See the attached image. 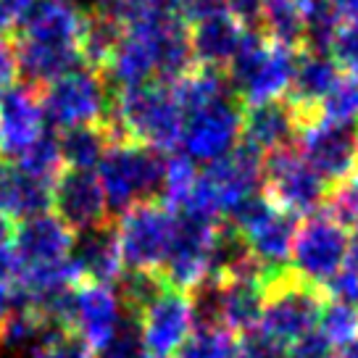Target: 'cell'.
<instances>
[{"instance_id":"9c48e42d","label":"cell","mask_w":358,"mask_h":358,"mask_svg":"<svg viewBox=\"0 0 358 358\" xmlns=\"http://www.w3.org/2000/svg\"><path fill=\"white\" fill-rule=\"evenodd\" d=\"M232 227L243 235L250 248V256L266 268L271 277H280L290 264V248L298 232V219L282 211L266 195H253L243 206H237Z\"/></svg>"},{"instance_id":"1f68e13d","label":"cell","mask_w":358,"mask_h":358,"mask_svg":"<svg viewBox=\"0 0 358 358\" xmlns=\"http://www.w3.org/2000/svg\"><path fill=\"white\" fill-rule=\"evenodd\" d=\"M316 119H324L332 124H348V127H358V77L350 74H340L335 87L329 90Z\"/></svg>"},{"instance_id":"e575fe53","label":"cell","mask_w":358,"mask_h":358,"mask_svg":"<svg viewBox=\"0 0 358 358\" xmlns=\"http://www.w3.org/2000/svg\"><path fill=\"white\" fill-rule=\"evenodd\" d=\"M16 166L22 169V171H27V174H32V177L48 182V185H53V179L64 171V161H61V148H58L56 134L48 129V132L16 161Z\"/></svg>"},{"instance_id":"5bb4252c","label":"cell","mask_w":358,"mask_h":358,"mask_svg":"<svg viewBox=\"0 0 358 358\" xmlns=\"http://www.w3.org/2000/svg\"><path fill=\"white\" fill-rule=\"evenodd\" d=\"M48 132L37 87L8 82L0 87V164H16Z\"/></svg>"},{"instance_id":"7402d4cb","label":"cell","mask_w":358,"mask_h":358,"mask_svg":"<svg viewBox=\"0 0 358 358\" xmlns=\"http://www.w3.org/2000/svg\"><path fill=\"white\" fill-rule=\"evenodd\" d=\"M301 129V119L287 101H266L253 103L243 108V134L240 140L258 150L261 156H268L274 150L290 148L295 134Z\"/></svg>"},{"instance_id":"f546056e","label":"cell","mask_w":358,"mask_h":358,"mask_svg":"<svg viewBox=\"0 0 358 358\" xmlns=\"http://www.w3.org/2000/svg\"><path fill=\"white\" fill-rule=\"evenodd\" d=\"M198 169L187 156L182 153H174V156H166V164H164V182H161V195L158 201L164 203L166 208L177 211L182 203L187 201V195L192 192L195 182H198Z\"/></svg>"},{"instance_id":"d4e9b609","label":"cell","mask_w":358,"mask_h":358,"mask_svg":"<svg viewBox=\"0 0 358 358\" xmlns=\"http://www.w3.org/2000/svg\"><path fill=\"white\" fill-rule=\"evenodd\" d=\"M50 211V185L16 164H0V213L6 219H32Z\"/></svg>"},{"instance_id":"277c9868","label":"cell","mask_w":358,"mask_h":358,"mask_svg":"<svg viewBox=\"0 0 358 358\" xmlns=\"http://www.w3.org/2000/svg\"><path fill=\"white\" fill-rule=\"evenodd\" d=\"M164 164L166 156L153 148L113 137L101 164L95 166V177L101 182L108 211L122 216L124 211L140 203L158 201L164 182Z\"/></svg>"},{"instance_id":"2e32d148","label":"cell","mask_w":358,"mask_h":358,"mask_svg":"<svg viewBox=\"0 0 358 358\" xmlns=\"http://www.w3.org/2000/svg\"><path fill=\"white\" fill-rule=\"evenodd\" d=\"M143 343L150 358H174L182 343L195 329L190 292L166 287L153 306H148L140 316Z\"/></svg>"},{"instance_id":"d6a6232c","label":"cell","mask_w":358,"mask_h":358,"mask_svg":"<svg viewBox=\"0 0 358 358\" xmlns=\"http://www.w3.org/2000/svg\"><path fill=\"white\" fill-rule=\"evenodd\" d=\"M316 332L324 337L332 348L358 340V306L340 301H327L319 316Z\"/></svg>"},{"instance_id":"3957f363","label":"cell","mask_w":358,"mask_h":358,"mask_svg":"<svg viewBox=\"0 0 358 358\" xmlns=\"http://www.w3.org/2000/svg\"><path fill=\"white\" fill-rule=\"evenodd\" d=\"M108 129L119 140L169 153L179 145L182 108L174 87L166 82H148L137 87L116 90L108 111Z\"/></svg>"},{"instance_id":"d6986e66","label":"cell","mask_w":358,"mask_h":358,"mask_svg":"<svg viewBox=\"0 0 358 358\" xmlns=\"http://www.w3.org/2000/svg\"><path fill=\"white\" fill-rule=\"evenodd\" d=\"M50 208L71 232L106 224L108 206L95 171L64 169L50 185Z\"/></svg>"},{"instance_id":"f35d334b","label":"cell","mask_w":358,"mask_h":358,"mask_svg":"<svg viewBox=\"0 0 358 358\" xmlns=\"http://www.w3.org/2000/svg\"><path fill=\"white\" fill-rule=\"evenodd\" d=\"M285 348L277 345L274 340H268L261 329L245 332L237 340V356L235 358H285Z\"/></svg>"},{"instance_id":"ac0fdd59","label":"cell","mask_w":358,"mask_h":358,"mask_svg":"<svg viewBox=\"0 0 358 358\" xmlns=\"http://www.w3.org/2000/svg\"><path fill=\"white\" fill-rule=\"evenodd\" d=\"M122 301L111 285L79 282L69 298L66 327L95 353L122 322Z\"/></svg>"},{"instance_id":"7bdbcfd3","label":"cell","mask_w":358,"mask_h":358,"mask_svg":"<svg viewBox=\"0 0 358 358\" xmlns=\"http://www.w3.org/2000/svg\"><path fill=\"white\" fill-rule=\"evenodd\" d=\"M148 8L150 11H158V13H179L182 16V6H185V0H145Z\"/></svg>"},{"instance_id":"603a6c76","label":"cell","mask_w":358,"mask_h":358,"mask_svg":"<svg viewBox=\"0 0 358 358\" xmlns=\"http://www.w3.org/2000/svg\"><path fill=\"white\" fill-rule=\"evenodd\" d=\"M340 79V69L327 53H313V50H301L292 71V82L287 90V103H290L301 124L313 122L319 106L329 95Z\"/></svg>"},{"instance_id":"484cf974","label":"cell","mask_w":358,"mask_h":358,"mask_svg":"<svg viewBox=\"0 0 358 358\" xmlns=\"http://www.w3.org/2000/svg\"><path fill=\"white\" fill-rule=\"evenodd\" d=\"M58 327L29 308H13L0 319V358H34Z\"/></svg>"},{"instance_id":"ee69618b","label":"cell","mask_w":358,"mask_h":358,"mask_svg":"<svg viewBox=\"0 0 358 358\" xmlns=\"http://www.w3.org/2000/svg\"><path fill=\"white\" fill-rule=\"evenodd\" d=\"M329 358H358V340L345 343V345L340 348H332V356Z\"/></svg>"},{"instance_id":"ffe728a7","label":"cell","mask_w":358,"mask_h":358,"mask_svg":"<svg viewBox=\"0 0 358 358\" xmlns=\"http://www.w3.org/2000/svg\"><path fill=\"white\" fill-rule=\"evenodd\" d=\"M69 261L79 282H95V285H111L122 277L124 264L116 240L113 224H98L74 235Z\"/></svg>"},{"instance_id":"60d3db41","label":"cell","mask_w":358,"mask_h":358,"mask_svg":"<svg viewBox=\"0 0 358 358\" xmlns=\"http://www.w3.org/2000/svg\"><path fill=\"white\" fill-rule=\"evenodd\" d=\"M229 6H232V0H185L182 16H185V22H187V19L195 22V19L208 16V13L229 11Z\"/></svg>"},{"instance_id":"e0dca14e","label":"cell","mask_w":358,"mask_h":358,"mask_svg":"<svg viewBox=\"0 0 358 358\" xmlns=\"http://www.w3.org/2000/svg\"><path fill=\"white\" fill-rule=\"evenodd\" d=\"M201 177L211 190L213 201L219 203L222 213L229 216L248 198L258 195V187L264 182V156L245 143H240L232 153L203 169Z\"/></svg>"},{"instance_id":"8d00e7d4","label":"cell","mask_w":358,"mask_h":358,"mask_svg":"<svg viewBox=\"0 0 358 358\" xmlns=\"http://www.w3.org/2000/svg\"><path fill=\"white\" fill-rule=\"evenodd\" d=\"M327 56L335 61L340 71L350 77H358V27L353 24H340L332 43L327 48Z\"/></svg>"},{"instance_id":"52a82bcc","label":"cell","mask_w":358,"mask_h":358,"mask_svg":"<svg viewBox=\"0 0 358 358\" xmlns=\"http://www.w3.org/2000/svg\"><path fill=\"white\" fill-rule=\"evenodd\" d=\"M324 303V292L301 282L287 268L266 287L258 329L287 350L316 329Z\"/></svg>"},{"instance_id":"7c38bea8","label":"cell","mask_w":358,"mask_h":358,"mask_svg":"<svg viewBox=\"0 0 358 358\" xmlns=\"http://www.w3.org/2000/svg\"><path fill=\"white\" fill-rule=\"evenodd\" d=\"M266 198L290 216H311L327 201L329 185L319 177L295 148H282L264 156Z\"/></svg>"},{"instance_id":"74e56055","label":"cell","mask_w":358,"mask_h":358,"mask_svg":"<svg viewBox=\"0 0 358 358\" xmlns=\"http://www.w3.org/2000/svg\"><path fill=\"white\" fill-rule=\"evenodd\" d=\"M148 11L145 0H92V13L127 29Z\"/></svg>"},{"instance_id":"8992f818","label":"cell","mask_w":358,"mask_h":358,"mask_svg":"<svg viewBox=\"0 0 358 358\" xmlns=\"http://www.w3.org/2000/svg\"><path fill=\"white\" fill-rule=\"evenodd\" d=\"M240 134H243V106L232 90L182 111L179 148L182 156H187L192 164L208 166L227 153H232L240 145Z\"/></svg>"},{"instance_id":"6da1fadb","label":"cell","mask_w":358,"mask_h":358,"mask_svg":"<svg viewBox=\"0 0 358 358\" xmlns=\"http://www.w3.org/2000/svg\"><path fill=\"white\" fill-rule=\"evenodd\" d=\"M190 24L179 13L148 8L122 32L111 58L101 69L108 90H127L148 82L174 85L192 71Z\"/></svg>"},{"instance_id":"83f0119b","label":"cell","mask_w":358,"mask_h":358,"mask_svg":"<svg viewBox=\"0 0 358 358\" xmlns=\"http://www.w3.org/2000/svg\"><path fill=\"white\" fill-rule=\"evenodd\" d=\"M258 32L292 50L303 48V13L301 0H261Z\"/></svg>"},{"instance_id":"7a4b0ae2","label":"cell","mask_w":358,"mask_h":358,"mask_svg":"<svg viewBox=\"0 0 358 358\" xmlns=\"http://www.w3.org/2000/svg\"><path fill=\"white\" fill-rule=\"evenodd\" d=\"M87 13L71 0H34L13 32L16 71L32 87H45L74 69L87 66L82 53Z\"/></svg>"},{"instance_id":"4316f807","label":"cell","mask_w":358,"mask_h":358,"mask_svg":"<svg viewBox=\"0 0 358 358\" xmlns=\"http://www.w3.org/2000/svg\"><path fill=\"white\" fill-rule=\"evenodd\" d=\"M113 134L108 124H90V127H74L58 137L61 148V161L64 169H77V171H95L101 164L103 153L111 145Z\"/></svg>"},{"instance_id":"836d02e7","label":"cell","mask_w":358,"mask_h":358,"mask_svg":"<svg viewBox=\"0 0 358 358\" xmlns=\"http://www.w3.org/2000/svg\"><path fill=\"white\" fill-rule=\"evenodd\" d=\"M92 358H150L143 343V329H140V316L124 311L119 327L113 335L103 343Z\"/></svg>"},{"instance_id":"f1b7e54d","label":"cell","mask_w":358,"mask_h":358,"mask_svg":"<svg viewBox=\"0 0 358 358\" xmlns=\"http://www.w3.org/2000/svg\"><path fill=\"white\" fill-rule=\"evenodd\" d=\"M119 285V301L129 313L143 316L148 306H153L158 301V295L166 290V280L158 271H134V268H124L122 277L116 280Z\"/></svg>"},{"instance_id":"ba28073f","label":"cell","mask_w":358,"mask_h":358,"mask_svg":"<svg viewBox=\"0 0 358 358\" xmlns=\"http://www.w3.org/2000/svg\"><path fill=\"white\" fill-rule=\"evenodd\" d=\"M40 103H43L45 122L66 132L74 127L103 124V119H108L111 90L98 69L82 66L45 85V90L40 92Z\"/></svg>"},{"instance_id":"cb8c5ba5","label":"cell","mask_w":358,"mask_h":358,"mask_svg":"<svg viewBox=\"0 0 358 358\" xmlns=\"http://www.w3.org/2000/svg\"><path fill=\"white\" fill-rule=\"evenodd\" d=\"M266 301V282L261 277L219 280V324L232 335L258 329Z\"/></svg>"},{"instance_id":"8fae6325","label":"cell","mask_w":358,"mask_h":358,"mask_svg":"<svg viewBox=\"0 0 358 358\" xmlns=\"http://www.w3.org/2000/svg\"><path fill=\"white\" fill-rule=\"evenodd\" d=\"M350 235L324 213H313L298 227L290 248V271L311 287H324L345 266Z\"/></svg>"},{"instance_id":"ab89813d","label":"cell","mask_w":358,"mask_h":358,"mask_svg":"<svg viewBox=\"0 0 358 358\" xmlns=\"http://www.w3.org/2000/svg\"><path fill=\"white\" fill-rule=\"evenodd\" d=\"M34 0H0V37L13 34L29 13Z\"/></svg>"},{"instance_id":"9a60e30c","label":"cell","mask_w":358,"mask_h":358,"mask_svg":"<svg viewBox=\"0 0 358 358\" xmlns=\"http://www.w3.org/2000/svg\"><path fill=\"white\" fill-rule=\"evenodd\" d=\"M219 224L177 213V229L166 253L164 266L158 274L166 280L169 287L190 292L203 280H208V264H211V245Z\"/></svg>"},{"instance_id":"44dd1931","label":"cell","mask_w":358,"mask_h":358,"mask_svg":"<svg viewBox=\"0 0 358 358\" xmlns=\"http://www.w3.org/2000/svg\"><path fill=\"white\" fill-rule=\"evenodd\" d=\"M248 32L250 29H245L243 22L229 11L208 13V16L195 19L190 27L192 61H198L203 69L224 71L237 56V50L243 48Z\"/></svg>"},{"instance_id":"5b68a950","label":"cell","mask_w":358,"mask_h":358,"mask_svg":"<svg viewBox=\"0 0 358 358\" xmlns=\"http://www.w3.org/2000/svg\"><path fill=\"white\" fill-rule=\"evenodd\" d=\"M298 53L301 50L274 43L261 32H248L243 48L227 66V85L237 101H245L248 106L280 101L290 90Z\"/></svg>"},{"instance_id":"b9f144b4","label":"cell","mask_w":358,"mask_h":358,"mask_svg":"<svg viewBox=\"0 0 358 358\" xmlns=\"http://www.w3.org/2000/svg\"><path fill=\"white\" fill-rule=\"evenodd\" d=\"M329 3L337 13V22L358 27V0H329Z\"/></svg>"},{"instance_id":"d590c367","label":"cell","mask_w":358,"mask_h":358,"mask_svg":"<svg viewBox=\"0 0 358 358\" xmlns=\"http://www.w3.org/2000/svg\"><path fill=\"white\" fill-rule=\"evenodd\" d=\"M322 213L329 216L340 227H356L358 224V171L348 179L337 182L327 192V201L322 206Z\"/></svg>"},{"instance_id":"30bf717a","label":"cell","mask_w":358,"mask_h":358,"mask_svg":"<svg viewBox=\"0 0 358 358\" xmlns=\"http://www.w3.org/2000/svg\"><path fill=\"white\" fill-rule=\"evenodd\" d=\"M177 229V213L161 201H148L124 211L116 224V240L124 268L158 271Z\"/></svg>"},{"instance_id":"4dcf8cb0","label":"cell","mask_w":358,"mask_h":358,"mask_svg":"<svg viewBox=\"0 0 358 358\" xmlns=\"http://www.w3.org/2000/svg\"><path fill=\"white\" fill-rule=\"evenodd\" d=\"M237 340L222 327H195L174 358H235Z\"/></svg>"},{"instance_id":"4fadbf2b","label":"cell","mask_w":358,"mask_h":358,"mask_svg":"<svg viewBox=\"0 0 358 358\" xmlns=\"http://www.w3.org/2000/svg\"><path fill=\"white\" fill-rule=\"evenodd\" d=\"M298 153L332 187L358 171V127L324 119L301 124Z\"/></svg>"}]
</instances>
